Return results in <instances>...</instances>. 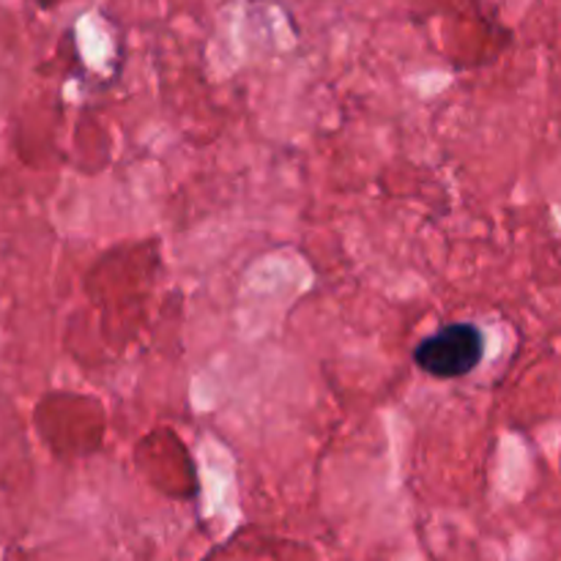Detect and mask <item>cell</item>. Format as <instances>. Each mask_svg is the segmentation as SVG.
<instances>
[{
  "mask_svg": "<svg viewBox=\"0 0 561 561\" xmlns=\"http://www.w3.org/2000/svg\"><path fill=\"white\" fill-rule=\"evenodd\" d=\"M482 356H485V337L474 323H449L422 340L414 351L416 367L442 381L474 373Z\"/></svg>",
  "mask_w": 561,
  "mask_h": 561,
  "instance_id": "1",
  "label": "cell"
}]
</instances>
